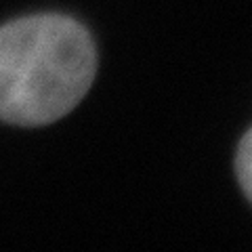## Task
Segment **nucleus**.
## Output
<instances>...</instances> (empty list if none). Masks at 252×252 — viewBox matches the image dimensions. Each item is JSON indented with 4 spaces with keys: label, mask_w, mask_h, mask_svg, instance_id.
<instances>
[{
    "label": "nucleus",
    "mask_w": 252,
    "mask_h": 252,
    "mask_svg": "<svg viewBox=\"0 0 252 252\" xmlns=\"http://www.w3.org/2000/svg\"><path fill=\"white\" fill-rule=\"evenodd\" d=\"M235 170H238L240 185L244 193L252 202V128L244 135L242 143L238 147V158H235Z\"/></svg>",
    "instance_id": "f03ea898"
},
{
    "label": "nucleus",
    "mask_w": 252,
    "mask_h": 252,
    "mask_svg": "<svg viewBox=\"0 0 252 252\" xmlns=\"http://www.w3.org/2000/svg\"><path fill=\"white\" fill-rule=\"evenodd\" d=\"M94 72V44L74 19L36 15L0 28V120L57 122L89 93Z\"/></svg>",
    "instance_id": "f257e3e1"
}]
</instances>
